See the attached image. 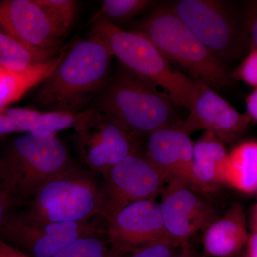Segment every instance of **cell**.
I'll return each instance as SVG.
<instances>
[{"label":"cell","instance_id":"5","mask_svg":"<svg viewBox=\"0 0 257 257\" xmlns=\"http://www.w3.org/2000/svg\"><path fill=\"white\" fill-rule=\"evenodd\" d=\"M176 106L166 93L124 69L101 94L96 109L140 139L177 123Z\"/></svg>","mask_w":257,"mask_h":257},{"label":"cell","instance_id":"29","mask_svg":"<svg viewBox=\"0 0 257 257\" xmlns=\"http://www.w3.org/2000/svg\"><path fill=\"white\" fill-rule=\"evenodd\" d=\"M13 133H20L18 125L14 120L4 114H0V137L6 136Z\"/></svg>","mask_w":257,"mask_h":257},{"label":"cell","instance_id":"28","mask_svg":"<svg viewBox=\"0 0 257 257\" xmlns=\"http://www.w3.org/2000/svg\"><path fill=\"white\" fill-rule=\"evenodd\" d=\"M18 205L14 199L0 186V227L8 219L10 214L14 212Z\"/></svg>","mask_w":257,"mask_h":257},{"label":"cell","instance_id":"25","mask_svg":"<svg viewBox=\"0 0 257 257\" xmlns=\"http://www.w3.org/2000/svg\"><path fill=\"white\" fill-rule=\"evenodd\" d=\"M235 78L257 88V48L251 49L234 73Z\"/></svg>","mask_w":257,"mask_h":257},{"label":"cell","instance_id":"9","mask_svg":"<svg viewBox=\"0 0 257 257\" xmlns=\"http://www.w3.org/2000/svg\"><path fill=\"white\" fill-rule=\"evenodd\" d=\"M169 8L220 60L237 55L242 31L229 4L216 0H180Z\"/></svg>","mask_w":257,"mask_h":257},{"label":"cell","instance_id":"24","mask_svg":"<svg viewBox=\"0 0 257 257\" xmlns=\"http://www.w3.org/2000/svg\"><path fill=\"white\" fill-rule=\"evenodd\" d=\"M37 3L67 35L77 16V2L73 0H37Z\"/></svg>","mask_w":257,"mask_h":257},{"label":"cell","instance_id":"1","mask_svg":"<svg viewBox=\"0 0 257 257\" xmlns=\"http://www.w3.org/2000/svg\"><path fill=\"white\" fill-rule=\"evenodd\" d=\"M112 57L100 39L89 34L65 49L55 70L41 83L36 102L48 111L77 114L87 110L107 79Z\"/></svg>","mask_w":257,"mask_h":257},{"label":"cell","instance_id":"31","mask_svg":"<svg viewBox=\"0 0 257 257\" xmlns=\"http://www.w3.org/2000/svg\"><path fill=\"white\" fill-rule=\"evenodd\" d=\"M247 115L257 122V88L246 99Z\"/></svg>","mask_w":257,"mask_h":257},{"label":"cell","instance_id":"6","mask_svg":"<svg viewBox=\"0 0 257 257\" xmlns=\"http://www.w3.org/2000/svg\"><path fill=\"white\" fill-rule=\"evenodd\" d=\"M101 184L76 165L47 181L25 213L37 222H82L100 215Z\"/></svg>","mask_w":257,"mask_h":257},{"label":"cell","instance_id":"15","mask_svg":"<svg viewBox=\"0 0 257 257\" xmlns=\"http://www.w3.org/2000/svg\"><path fill=\"white\" fill-rule=\"evenodd\" d=\"M193 143L190 135L181 130L177 122L149 135L145 153L168 182L177 181L195 190L192 175Z\"/></svg>","mask_w":257,"mask_h":257},{"label":"cell","instance_id":"12","mask_svg":"<svg viewBox=\"0 0 257 257\" xmlns=\"http://www.w3.org/2000/svg\"><path fill=\"white\" fill-rule=\"evenodd\" d=\"M188 186L170 181L161 193V214L172 246L181 248L198 231L207 229L216 218L215 211Z\"/></svg>","mask_w":257,"mask_h":257},{"label":"cell","instance_id":"18","mask_svg":"<svg viewBox=\"0 0 257 257\" xmlns=\"http://www.w3.org/2000/svg\"><path fill=\"white\" fill-rule=\"evenodd\" d=\"M63 53L32 66L22 72L8 70L0 66V114L10 104L20 100L29 90L41 84L55 70Z\"/></svg>","mask_w":257,"mask_h":257},{"label":"cell","instance_id":"7","mask_svg":"<svg viewBox=\"0 0 257 257\" xmlns=\"http://www.w3.org/2000/svg\"><path fill=\"white\" fill-rule=\"evenodd\" d=\"M102 177L100 216L107 221L130 204L155 200L168 182L139 149L106 170Z\"/></svg>","mask_w":257,"mask_h":257},{"label":"cell","instance_id":"33","mask_svg":"<svg viewBox=\"0 0 257 257\" xmlns=\"http://www.w3.org/2000/svg\"><path fill=\"white\" fill-rule=\"evenodd\" d=\"M248 257H257V233H252L248 240Z\"/></svg>","mask_w":257,"mask_h":257},{"label":"cell","instance_id":"21","mask_svg":"<svg viewBox=\"0 0 257 257\" xmlns=\"http://www.w3.org/2000/svg\"><path fill=\"white\" fill-rule=\"evenodd\" d=\"M0 29V66L8 70L22 72L47 61Z\"/></svg>","mask_w":257,"mask_h":257},{"label":"cell","instance_id":"11","mask_svg":"<svg viewBox=\"0 0 257 257\" xmlns=\"http://www.w3.org/2000/svg\"><path fill=\"white\" fill-rule=\"evenodd\" d=\"M0 29L47 60L58 55L66 37L37 0L0 1Z\"/></svg>","mask_w":257,"mask_h":257},{"label":"cell","instance_id":"3","mask_svg":"<svg viewBox=\"0 0 257 257\" xmlns=\"http://www.w3.org/2000/svg\"><path fill=\"white\" fill-rule=\"evenodd\" d=\"M74 165L57 135L22 133L0 155V185L17 204L30 202L47 181Z\"/></svg>","mask_w":257,"mask_h":257},{"label":"cell","instance_id":"30","mask_svg":"<svg viewBox=\"0 0 257 257\" xmlns=\"http://www.w3.org/2000/svg\"><path fill=\"white\" fill-rule=\"evenodd\" d=\"M0 257H30L0 239Z\"/></svg>","mask_w":257,"mask_h":257},{"label":"cell","instance_id":"22","mask_svg":"<svg viewBox=\"0 0 257 257\" xmlns=\"http://www.w3.org/2000/svg\"><path fill=\"white\" fill-rule=\"evenodd\" d=\"M111 246L108 237L100 232L82 236L74 240L53 257H124Z\"/></svg>","mask_w":257,"mask_h":257},{"label":"cell","instance_id":"10","mask_svg":"<svg viewBox=\"0 0 257 257\" xmlns=\"http://www.w3.org/2000/svg\"><path fill=\"white\" fill-rule=\"evenodd\" d=\"M100 232L95 221L37 222L12 213L0 227V239L30 257H53L82 236Z\"/></svg>","mask_w":257,"mask_h":257},{"label":"cell","instance_id":"27","mask_svg":"<svg viewBox=\"0 0 257 257\" xmlns=\"http://www.w3.org/2000/svg\"><path fill=\"white\" fill-rule=\"evenodd\" d=\"M245 29L251 48H257V1L251 2L248 4Z\"/></svg>","mask_w":257,"mask_h":257},{"label":"cell","instance_id":"19","mask_svg":"<svg viewBox=\"0 0 257 257\" xmlns=\"http://www.w3.org/2000/svg\"><path fill=\"white\" fill-rule=\"evenodd\" d=\"M220 182L240 192L257 193V142H244L229 152Z\"/></svg>","mask_w":257,"mask_h":257},{"label":"cell","instance_id":"34","mask_svg":"<svg viewBox=\"0 0 257 257\" xmlns=\"http://www.w3.org/2000/svg\"><path fill=\"white\" fill-rule=\"evenodd\" d=\"M251 228L253 233H257V204L253 208L251 216Z\"/></svg>","mask_w":257,"mask_h":257},{"label":"cell","instance_id":"16","mask_svg":"<svg viewBox=\"0 0 257 257\" xmlns=\"http://www.w3.org/2000/svg\"><path fill=\"white\" fill-rule=\"evenodd\" d=\"M242 208L235 204L206 229L203 236L204 256L231 257L248 242Z\"/></svg>","mask_w":257,"mask_h":257},{"label":"cell","instance_id":"8","mask_svg":"<svg viewBox=\"0 0 257 257\" xmlns=\"http://www.w3.org/2000/svg\"><path fill=\"white\" fill-rule=\"evenodd\" d=\"M73 128L77 155L82 163L95 173L102 175L139 149L140 139L96 109L82 111Z\"/></svg>","mask_w":257,"mask_h":257},{"label":"cell","instance_id":"20","mask_svg":"<svg viewBox=\"0 0 257 257\" xmlns=\"http://www.w3.org/2000/svg\"><path fill=\"white\" fill-rule=\"evenodd\" d=\"M1 114L14 120L20 133L57 135L58 132L74 128L82 112L72 114L62 111H40L27 108H11Z\"/></svg>","mask_w":257,"mask_h":257},{"label":"cell","instance_id":"32","mask_svg":"<svg viewBox=\"0 0 257 257\" xmlns=\"http://www.w3.org/2000/svg\"><path fill=\"white\" fill-rule=\"evenodd\" d=\"M175 257H206L204 255L200 254L194 248H193L190 245L187 244L181 247L180 251Z\"/></svg>","mask_w":257,"mask_h":257},{"label":"cell","instance_id":"14","mask_svg":"<svg viewBox=\"0 0 257 257\" xmlns=\"http://www.w3.org/2000/svg\"><path fill=\"white\" fill-rule=\"evenodd\" d=\"M189 111L187 119L177 121L181 130L189 135L204 130L214 134L223 143H231L241 136L251 120L202 82Z\"/></svg>","mask_w":257,"mask_h":257},{"label":"cell","instance_id":"23","mask_svg":"<svg viewBox=\"0 0 257 257\" xmlns=\"http://www.w3.org/2000/svg\"><path fill=\"white\" fill-rule=\"evenodd\" d=\"M151 4L149 0H104L94 18H103L116 25L135 18Z\"/></svg>","mask_w":257,"mask_h":257},{"label":"cell","instance_id":"35","mask_svg":"<svg viewBox=\"0 0 257 257\" xmlns=\"http://www.w3.org/2000/svg\"><path fill=\"white\" fill-rule=\"evenodd\" d=\"M0 186H1V185H0Z\"/></svg>","mask_w":257,"mask_h":257},{"label":"cell","instance_id":"17","mask_svg":"<svg viewBox=\"0 0 257 257\" xmlns=\"http://www.w3.org/2000/svg\"><path fill=\"white\" fill-rule=\"evenodd\" d=\"M229 152L214 134L204 132L193 143L192 175L197 192H209L221 184V170Z\"/></svg>","mask_w":257,"mask_h":257},{"label":"cell","instance_id":"4","mask_svg":"<svg viewBox=\"0 0 257 257\" xmlns=\"http://www.w3.org/2000/svg\"><path fill=\"white\" fill-rule=\"evenodd\" d=\"M135 32L150 40L169 62L182 67L194 80L211 89L230 84L221 60L181 21L169 7H157L139 23Z\"/></svg>","mask_w":257,"mask_h":257},{"label":"cell","instance_id":"13","mask_svg":"<svg viewBox=\"0 0 257 257\" xmlns=\"http://www.w3.org/2000/svg\"><path fill=\"white\" fill-rule=\"evenodd\" d=\"M106 233L111 246L123 254L151 243L172 246L160 204L155 200L140 201L126 206L107 221Z\"/></svg>","mask_w":257,"mask_h":257},{"label":"cell","instance_id":"26","mask_svg":"<svg viewBox=\"0 0 257 257\" xmlns=\"http://www.w3.org/2000/svg\"><path fill=\"white\" fill-rule=\"evenodd\" d=\"M175 246L167 243H155L137 248L124 257H175Z\"/></svg>","mask_w":257,"mask_h":257},{"label":"cell","instance_id":"2","mask_svg":"<svg viewBox=\"0 0 257 257\" xmlns=\"http://www.w3.org/2000/svg\"><path fill=\"white\" fill-rule=\"evenodd\" d=\"M89 35L105 44L113 57L138 77L162 88L176 106L189 110L201 82L172 68L149 39L135 31H125L103 18L92 19Z\"/></svg>","mask_w":257,"mask_h":257}]
</instances>
